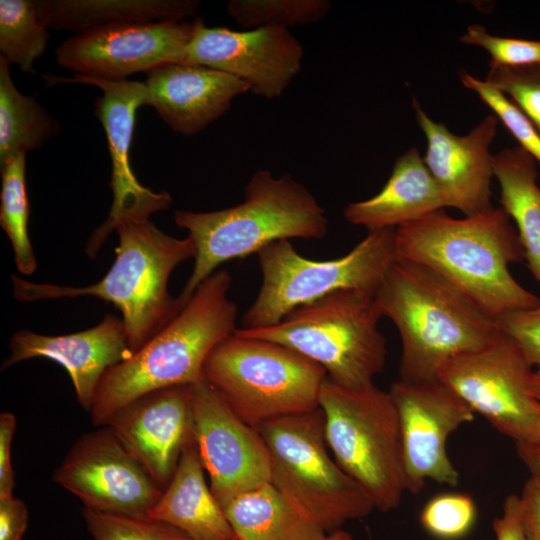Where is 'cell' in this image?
Instances as JSON below:
<instances>
[{
  "mask_svg": "<svg viewBox=\"0 0 540 540\" xmlns=\"http://www.w3.org/2000/svg\"><path fill=\"white\" fill-rule=\"evenodd\" d=\"M146 209L126 210L91 236L86 252L95 258L104 240L115 229L119 244L116 258L97 283L86 287L35 283L12 275L19 302L91 296L112 303L122 313L132 354L156 335L178 313L176 298L168 291L173 270L194 258L192 239L172 237L158 229Z\"/></svg>",
  "mask_w": 540,
  "mask_h": 540,
  "instance_id": "obj_1",
  "label": "cell"
},
{
  "mask_svg": "<svg viewBox=\"0 0 540 540\" xmlns=\"http://www.w3.org/2000/svg\"><path fill=\"white\" fill-rule=\"evenodd\" d=\"M395 241L398 259L434 270L494 319L540 303L509 271L525 257L501 207L460 219L441 209L396 228Z\"/></svg>",
  "mask_w": 540,
  "mask_h": 540,
  "instance_id": "obj_2",
  "label": "cell"
},
{
  "mask_svg": "<svg viewBox=\"0 0 540 540\" xmlns=\"http://www.w3.org/2000/svg\"><path fill=\"white\" fill-rule=\"evenodd\" d=\"M402 343L399 380H438L452 359L493 342L495 319L434 270L397 259L374 294Z\"/></svg>",
  "mask_w": 540,
  "mask_h": 540,
  "instance_id": "obj_3",
  "label": "cell"
},
{
  "mask_svg": "<svg viewBox=\"0 0 540 540\" xmlns=\"http://www.w3.org/2000/svg\"><path fill=\"white\" fill-rule=\"evenodd\" d=\"M230 286L231 275L216 270L156 335L104 373L89 411L94 426H104L115 412L145 394L203 378L211 351L237 329Z\"/></svg>",
  "mask_w": 540,
  "mask_h": 540,
  "instance_id": "obj_4",
  "label": "cell"
},
{
  "mask_svg": "<svg viewBox=\"0 0 540 540\" xmlns=\"http://www.w3.org/2000/svg\"><path fill=\"white\" fill-rule=\"evenodd\" d=\"M244 197L219 211L174 213L175 223L188 231L196 249L193 271L176 298L179 311L222 263L258 253L275 241L323 239L327 234L324 209L287 173L275 178L269 170H258Z\"/></svg>",
  "mask_w": 540,
  "mask_h": 540,
  "instance_id": "obj_5",
  "label": "cell"
},
{
  "mask_svg": "<svg viewBox=\"0 0 540 540\" xmlns=\"http://www.w3.org/2000/svg\"><path fill=\"white\" fill-rule=\"evenodd\" d=\"M325 438L335 461L375 509H396L407 491L399 415L389 391L324 380L319 394Z\"/></svg>",
  "mask_w": 540,
  "mask_h": 540,
  "instance_id": "obj_6",
  "label": "cell"
},
{
  "mask_svg": "<svg viewBox=\"0 0 540 540\" xmlns=\"http://www.w3.org/2000/svg\"><path fill=\"white\" fill-rule=\"evenodd\" d=\"M374 294L340 290L301 305L270 327L242 329L243 335L287 346L322 366L347 388L373 384L386 364V340Z\"/></svg>",
  "mask_w": 540,
  "mask_h": 540,
  "instance_id": "obj_7",
  "label": "cell"
},
{
  "mask_svg": "<svg viewBox=\"0 0 540 540\" xmlns=\"http://www.w3.org/2000/svg\"><path fill=\"white\" fill-rule=\"evenodd\" d=\"M245 423L316 410L326 370L282 344L237 329L208 356L202 373Z\"/></svg>",
  "mask_w": 540,
  "mask_h": 540,
  "instance_id": "obj_8",
  "label": "cell"
},
{
  "mask_svg": "<svg viewBox=\"0 0 540 540\" xmlns=\"http://www.w3.org/2000/svg\"><path fill=\"white\" fill-rule=\"evenodd\" d=\"M270 456V483L331 533L375 507L329 454L320 408L268 420L256 427Z\"/></svg>",
  "mask_w": 540,
  "mask_h": 540,
  "instance_id": "obj_9",
  "label": "cell"
},
{
  "mask_svg": "<svg viewBox=\"0 0 540 540\" xmlns=\"http://www.w3.org/2000/svg\"><path fill=\"white\" fill-rule=\"evenodd\" d=\"M395 239L396 228L369 231L350 252L331 260L305 258L289 240L269 244L257 253L262 284L242 316V329L273 326L293 309L336 291L375 294L398 259Z\"/></svg>",
  "mask_w": 540,
  "mask_h": 540,
  "instance_id": "obj_10",
  "label": "cell"
},
{
  "mask_svg": "<svg viewBox=\"0 0 540 540\" xmlns=\"http://www.w3.org/2000/svg\"><path fill=\"white\" fill-rule=\"evenodd\" d=\"M533 366L501 333L493 342L452 359L438 380L516 445L540 446V401Z\"/></svg>",
  "mask_w": 540,
  "mask_h": 540,
  "instance_id": "obj_11",
  "label": "cell"
},
{
  "mask_svg": "<svg viewBox=\"0 0 540 540\" xmlns=\"http://www.w3.org/2000/svg\"><path fill=\"white\" fill-rule=\"evenodd\" d=\"M52 479L85 508L130 516H147L163 492L108 425L78 438Z\"/></svg>",
  "mask_w": 540,
  "mask_h": 540,
  "instance_id": "obj_12",
  "label": "cell"
},
{
  "mask_svg": "<svg viewBox=\"0 0 540 540\" xmlns=\"http://www.w3.org/2000/svg\"><path fill=\"white\" fill-rule=\"evenodd\" d=\"M195 20L114 23L76 34L56 49L57 63L78 75L126 80L167 64L183 63Z\"/></svg>",
  "mask_w": 540,
  "mask_h": 540,
  "instance_id": "obj_13",
  "label": "cell"
},
{
  "mask_svg": "<svg viewBox=\"0 0 540 540\" xmlns=\"http://www.w3.org/2000/svg\"><path fill=\"white\" fill-rule=\"evenodd\" d=\"M192 419L194 442L218 503L270 483L263 438L203 378L192 384Z\"/></svg>",
  "mask_w": 540,
  "mask_h": 540,
  "instance_id": "obj_14",
  "label": "cell"
},
{
  "mask_svg": "<svg viewBox=\"0 0 540 540\" xmlns=\"http://www.w3.org/2000/svg\"><path fill=\"white\" fill-rule=\"evenodd\" d=\"M389 393L401 427L407 491L419 493L428 480L455 487L459 473L448 456L449 436L475 413L439 380H397Z\"/></svg>",
  "mask_w": 540,
  "mask_h": 540,
  "instance_id": "obj_15",
  "label": "cell"
},
{
  "mask_svg": "<svg viewBox=\"0 0 540 540\" xmlns=\"http://www.w3.org/2000/svg\"><path fill=\"white\" fill-rule=\"evenodd\" d=\"M303 48L282 27L234 31L207 27L198 18L183 64L210 67L236 76L267 99L279 97L301 69Z\"/></svg>",
  "mask_w": 540,
  "mask_h": 540,
  "instance_id": "obj_16",
  "label": "cell"
},
{
  "mask_svg": "<svg viewBox=\"0 0 540 540\" xmlns=\"http://www.w3.org/2000/svg\"><path fill=\"white\" fill-rule=\"evenodd\" d=\"M192 421V385H177L137 398L105 425L164 489L193 437Z\"/></svg>",
  "mask_w": 540,
  "mask_h": 540,
  "instance_id": "obj_17",
  "label": "cell"
},
{
  "mask_svg": "<svg viewBox=\"0 0 540 540\" xmlns=\"http://www.w3.org/2000/svg\"><path fill=\"white\" fill-rule=\"evenodd\" d=\"M413 107L427 139L423 160L441 189L447 207L458 209L465 216L493 208L490 184L494 175L489 148L496 135V115L486 116L468 134L458 136L443 123L432 120L416 99Z\"/></svg>",
  "mask_w": 540,
  "mask_h": 540,
  "instance_id": "obj_18",
  "label": "cell"
},
{
  "mask_svg": "<svg viewBox=\"0 0 540 540\" xmlns=\"http://www.w3.org/2000/svg\"><path fill=\"white\" fill-rule=\"evenodd\" d=\"M9 346L2 370L32 358L53 360L68 372L77 400L87 411L104 373L132 355L122 319L111 314L95 327L68 335L23 329L12 335Z\"/></svg>",
  "mask_w": 540,
  "mask_h": 540,
  "instance_id": "obj_19",
  "label": "cell"
},
{
  "mask_svg": "<svg viewBox=\"0 0 540 540\" xmlns=\"http://www.w3.org/2000/svg\"><path fill=\"white\" fill-rule=\"evenodd\" d=\"M47 83H84L102 89L95 114L101 121L112 162L111 188L113 203L104 225L110 224L123 211L145 208L154 212L167 209L172 198L166 191L155 193L142 186L135 177L129 160L136 110L145 105L146 85L128 80H106L75 74L71 78L50 76Z\"/></svg>",
  "mask_w": 540,
  "mask_h": 540,
  "instance_id": "obj_20",
  "label": "cell"
},
{
  "mask_svg": "<svg viewBox=\"0 0 540 540\" xmlns=\"http://www.w3.org/2000/svg\"><path fill=\"white\" fill-rule=\"evenodd\" d=\"M145 105L177 133L191 136L222 116L250 89L244 80L210 67L174 63L147 73Z\"/></svg>",
  "mask_w": 540,
  "mask_h": 540,
  "instance_id": "obj_21",
  "label": "cell"
},
{
  "mask_svg": "<svg viewBox=\"0 0 540 540\" xmlns=\"http://www.w3.org/2000/svg\"><path fill=\"white\" fill-rule=\"evenodd\" d=\"M447 207L445 197L415 147L401 154L392 173L373 197L349 203L345 219L368 231L398 228Z\"/></svg>",
  "mask_w": 540,
  "mask_h": 540,
  "instance_id": "obj_22",
  "label": "cell"
},
{
  "mask_svg": "<svg viewBox=\"0 0 540 540\" xmlns=\"http://www.w3.org/2000/svg\"><path fill=\"white\" fill-rule=\"evenodd\" d=\"M148 517L182 531L191 540H231L234 532L204 477L194 438Z\"/></svg>",
  "mask_w": 540,
  "mask_h": 540,
  "instance_id": "obj_23",
  "label": "cell"
},
{
  "mask_svg": "<svg viewBox=\"0 0 540 540\" xmlns=\"http://www.w3.org/2000/svg\"><path fill=\"white\" fill-rule=\"evenodd\" d=\"M38 17L48 29L77 34L97 27L146 21H183L193 16L195 0H37Z\"/></svg>",
  "mask_w": 540,
  "mask_h": 540,
  "instance_id": "obj_24",
  "label": "cell"
},
{
  "mask_svg": "<svg viewBox=\"0 0 540 540\" xmlns=\"http://www.w3.org/2000/svg\"><path fill=\"white\" fill-rule=\"evenodd\" d=\"M219 504L239 540H324L327 536L271 483Z\"/></svg>",
  "mask_w": 540,
  "mask_h": 540,
  "instance_id": "obj_25",
  "label": "cell"
},
{
  "mask_svg": "<svg viewBox=\"0 0 540 540\" xmlns=\"http://www.w3.org/2000/svg\"><path fill=\"white\" fill-rule=\"evenodd\" d=\"M500 204L517 226L528 269L540 285V187L536 160L520 146L492 155Z\"/></svg>",
  "mask_w": 540,
  "mask_h": 540,
  "instance_id": "obj_26",
  "label": "cell"
},
{
  "mask_svg": "<svg viewBox=\"0 0 540 540\" xmlns=\"http://www.w3.org/2000/svg\"><path fill=\"white\" fill-rule=\"evenodd\" d=\"M9 66L0 56V165L40 148L60 132L59 123L42 105L17 90Z\"/></svg>",
  "mask_w": 540,
  "mask_h": 540,
  "instance_id": "obj_27",
  "label": "cell"
},
{
  "mask_svg": "<svg viewBox=\"0 0 540 540\" xmlns=\"http://www.w3.org/2000/svg\"><path fill=\"white\" fill-rule=\"evenodd\" d=\"M25 156L26 153H19L0 165V225L11 242L17 269L24 275H31L37 262L28 234L30 210Z\"/></svg>",
  "mask_w": 540,
  "mask_h": 540,
  "instance_id": "obj_28",
  "label": "cell"
},
{
  "mask_svg": "<svg viewBox=\"0 0 540 540\" xmlns=\"http://www.w3.org/2000/svg\"><path fill=\"white\" fill-rule=\"evenodd\" d=\"M47 39L35 1H0V56L24 72H34L33 63L44 53Z\"/></svg>",
  "mask_w": 540,
  "mask_h": 540,
  "instance_id": "obj_29",
  "label": "cell"
},
{
  "mask_svg": "<svg viewBox=\"0 0 540 540\" xmlns=\"http://www.w3.org/2000/svg\"><path fill=\"white\" fill-rule=\"evenodd\" d=\"M327 0H231L228 14L249 30L314 23L330 10Z\"/></svg>",
  "mask_w": 540,
  "mask_h": 540,
  "instance_id": "obj_30",
  "label": "cell"
},
{
  "mask_svg": "<svg viewBox=\"0 0 540 540\" xmlns=\"http://www.w3.org/2000/svg\"><path fill=\"white\" fill-rule=\"evenodd\" d=\"M94 540H191L182 531L148 516H130L82 508Z\"/></svg>",
  "mask_w": 540,
  "mask_h": 540,
  "instance_id": "obj_31",
  "label": "cell"
},
{
  "mask_svg": "<svg viewBox=\"0 0 540 540\" xmlns=\"http://www.w3.org/2000/svg\"><path fill=\"white\" fill-rule=\"evenodd\" d=\"M477 519L471 496L442 493L431 498L420 513L423 529L439 540H459L470 533Z\"/></svg>",
  "mask_w": 540,
  "mask_h": 540,
  "instance_id": "obj_32",
  "label": "cell"
},
{
  "mask_svg": "<svg viewBox=\"0 0 540 540\" xmlns=\"http://www.w3.org/2000/svg\"><path fill=\"white\" fill-rule=\"evenodd\" d=\"M484 81L508 97L540 132V64L507 66L489 61Z\"/></svg>",
  "mask_w": 540,
  "mask_h": 540,
  "instance_id": "obj_33",
  "label": "cell"
},
{
  "mask_svg": "<svg viewBox=\"0 0 540 540\" xmlns=\"http://www.w3.org/2000/svg\"><path fill=\"white\" fill-rule=\"evenodd\" d=\"M462 84L474 91L506 126L519 146L540 163V132L524 113L503 93L468 72L459 73Z\"/></svg>",
  "mask_w": 540,
  "mask_h": 540,
  "instance_id": "obj_34",
  "label": "cell"
},
{
  "mask_svg": "<svg viewBox=\"0 0 540 540\" xmlns=\"http://www.w3.org/2000/svg\"><path fill=\"white\" fill-rule=\"evenodd\" d=\"M459 39L462 43L485 49L491 55L490 61L496 64L507 66L540 64V40L492 35L481 24L469 26Z\"/></svg>",
  "mask_w": 540,
  "mask_h": 540,
  "instance_id": "obj_35",
  "label": "cell"
},
{
  "mask_svg": "<svg viewBox=\"0 0 540 540\" xmlns=\"http://www.w3.org/2000/svg\"><path fill=\"white\" fill-rule=\"evenodd\" d=\"M498 330L510 338L529 363L540 369V303L495 318Z\"/></svg>",
  "mask_w": 540,
  "mask_h": 540,
  "instance_id": "obj_36",
  "label": "cell"
},
{
  "mask_svg": "<svg viewBox=\"0 0 540 540\" xmlns=\"http://www.w3.org/2000/svg\"><path fill=\"white\" fill-rule=\"evenodd\" d=\"M520 499V517L525 540H540V478L531 475Z\"/></svg>",
  "mask_w": 540,
  "mask_h": 540,
  "instance_id": "obj_37",
  "label": "cell"
},
{
  "mask_svg": "<svg viewBox=\"0 0 540 540\" xmlns=\"http://www.w3.org/2000/svg\"><path fill=\"white\" fill-rule=\"evenodd\" d=\"M16 428V417L11 412L0 414V499L13 496L15 485L11 462V446Z\"/></svg>",
  "mask_w": 540,
  "mask_h": 540,
  "instance_id": "obj_38",
  "label": "cell"
},
{
  "mask_svg": "<svg viewBox=\"0 0 540 540\" xmlns=\"http://www.w3.org/2000/svg\"><path fill=\"white\" fill-rule=\"evenodd\" d=\"M25 502L14 496L0 499V540H22L28 525Z\"/></svg>",
  "mask_w": 540,
  "mask_h": 540,
  "instance_id": "obj_39",
  "label": "cell"
},
{
  "mask_svg": "<svg viewBox=\"0 0 540 540\" xmlns=\"http://www.w3.org/2000/svg\"><path fill=\"white\" fill-rule=\"evenodd\" d=\"M495 540H525L520 517V499L509 494L504 502L502 514L493 520Z\"/></svg>",
  "mask_w": 540,
  "mask_h": 540,
  "instance_id": "obj_40",
  "label": "cell"
},
{
  "mask_svg": "<svg viewBox=\"0 0 540 540\" xmlns=\"http://www.w3.org/2000/svg\"><path fill=\"white\" fill-rule=\"evenodd\" d=\"M517 454L530 474L540 478V447L516 445Z\"/></svg>",
  "mask_w": 540,
  "mask_h": 540,
  "instance_id": "obj_41",
  "label": "cell"
},
{
  "mask_svg": "<svg viewBox=\"0 0 540 540\" xmlns=\"http://www.w3.org/2000/svg\"><path fill=\"white\" fill-rule=\"evenodd\" d=\"M324 540H353L352 535L343 530H336L334 532L328 533Z\"/></svg>",
  "mask_w": 540,
  "mask_h": 540,
  "instance_id": "obj_42",
  "label": "cell"
},
{
  "mask_svg": "<svg viewBox=\"0 0 540 540\" xmlns=\"http://www.w3.org/2000/svg\"><path fill=\"white\" fill-rule=\"evenodd\" d=\"M533 390L536 398L540 401V369L534 371Z\"/></svg>",
  "mask_w": 540,
  "mask_h": 540,
  "instance_id": "obj_43",
  "label": "cell"
},
{
  "mask_svg": "<svg viewBox=\"0 0 540 540\" xmlns=\"http://www.w3.org/2000/svg\"><path fill=\"white\" fill-rule=\"evenodd\" d=\"M231 540H239V539H238V538H236V537H234V538H233V539H231Z\"/></svg>",
  "mask_w": 540,
  "mask_h": 540,
  "instance_id": "obj_44",
  "label": "cell"
},
{
  "mask_svg": "<svg viewBox=\"0 0 540 540\" xmlns=\"http://www.w3.org/2000/svg\"><path fill=\"white\" fill-rule=\"evenodd\" d=\"M366 540H372V539H371V538H368V539H366Z\"/></svg>",
  "mask_w": 540,
  "mask_h": 540,
  "instance_id": "obj_45",
  "label": "cell"
},
{
  "mask_svg": "<svg viewBox=\"0 0 540 540\" xmlns=\"http://www.w3.org/2000/svg\"><path fill=\"white\" fill-rule=\"evenodd\" d=\"M540 447V446H539Z\"/></svg>",
  "mask_w": 540,
  "mask_h": 540,
  "instance_id": "obj_46",
  "label": "cell"
}]
</instances>
